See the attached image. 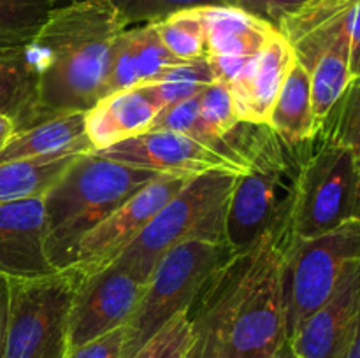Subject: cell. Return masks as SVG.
Instances as JSON below:
<instances>
[{
	"instance_id": "obj_5",
	"label": "cell",
	"mask_w": 360,
	"mask_h": 358,
	"mask_svg": "<svg viewBox=\"0 0 360 358\" xmlns=\"http://www.w3.org/2000/svg\"><path fill=\"white\" fill-rule=\"evenodd\" d=\"M238 174L210 171L193 175L111 263L146 283L158 260L188 241L227 242V209Z\"/></svg>"
},
{
	"instance_id": "obj_31",
	"label": "cell",
	"mask_w": 360,
	"mask_h": 358,
	"mask_svg": "<svg viewBox=\"0 0 360 358\" xmlns=\"http://www.w3.org/2000/svg\"><path fill=\"white\" fill-rule=\"evenodd\" d=\"M227 2L231 7L245 11L278 28L285 16L302 6L306 0H227Z\"/></svg>"
},
{
	"instance_id": "obj_37",
	"label": "cell",
	"mask_w": 360,
	"mask_h": 358,
	"mask_svg": "<svg viewBox=\"0 0 360 358\" xmlns=\"http://www.w3.org/2000/svg\"><path fill=\"white\" fill-rule=\"evenodd\" d=\"M271 358H297V357H295L294 347H292L290 340L287 339V340H285V343H283V346H281L280 350H278L276 353H274Z\"/></svg>"
},
{
	"instance_id": "obj_7",
	"label": "cell",
	"mask_w": 360,
	"mask_h": 358,
	"mask_svg": "<svg viewBox=\"0 0 360 358\" xmlns=\"http://www.w3.org/2000/svg\"><path fill=\"white\" fill-rule=\"evenodd\" d=\"M234 251L227 242L188 241L165 253L150 277L127 323L123 358H130L169 319L190 311L211 277L225 265Z\"/></svg>"
},
{
	"instance_id": "obj_10",
	"label": "cell",
	"mask_w": 360,
	"mask_h": 358,
	"mask_svg": "<svg viewBox=\"0 0 360 358\" xmlns=\"http://www.w3.org/2000/svg\"><path fill=\"white\" fill-rule=\"evenodd\" d=\"M360 262V221L304 241L290 239L285 260L287 336L329 298L345 267Z\"/></svg>"
},
{
	"instance_id": "obj_1",
	"label": "cell",
	"mask_w": 360,
	"mask_h": 358,
	"mask_svg": "<svg viewBox=\"0 0 360 358\" xmlns=\"http://www.w3.org/2000/svg\"><path fill=\"white\" fill-rule=\"evenodd\" d=\"M127 25L109 0H72L27 44L37 79L39 123L86 112L104 97L115 44Z\"/></svg>"
},
{
	"instance_id": "obj_3",
	"label": "cell",
	"mask_w": 360,
	"mask_h": 358,
	"mask_svg": "<svg viewBox=\"0 0 360 358\" xmlns=\"http://www.w3.org/2000/svg\"><path fill=\"white\" fill-rule=\"evenodd\" d=\"M232 140L248 164L238 175L227 209L225 239L234 253L245 251L271 230L288 228L292 197L309 144L290 146L269 125L239 121Z\"/></svg>"
},
{
	"instance_id": "obj_2",
	"label": "cell",
	"mask_w": 360,
	"mask_h": 358,
	"mask_svg": "<svg viewBox=\"0 0 360 358\" xmlns=\"http://www.w3.org/2000/svg\"><path fill=\"white\" fill-rule=\"evenodd\" d=\"M288 228L264 234L238 251L206 284L190 311L210 314L236 358H271L287 336L285 260Z\"/></svg>"
},
{
	"instance_id": "obj_22",
	"label": "cell",
	"mask_w": 360,
	"mask_h": 358,
	"mask_svg": "<svg viewBox=\"0 0 360 358\" xmlns=\"http://www.w3.org/2000/svg\"><path fill=\"white\" fill-rule=\"evenodd\" d=\"M267 125L290 146L309 142L319 133V123L313 112L311 81L297 60L281 86Z\"/></svg>"
},
{
	"instance_id": "obj_29",
	"label": "cell",
	"mask_w": 360,
	"mask_h": 358,
	"mask_svg": "<svg viewBox=\"0 0 360 358\" xmlns=\"http://www.w3.org/2000/svg\"><path fill=\"white\" fill-rule=\"evenodd\" d=\"M202 121L217 139H225L239 125L231 91L225 84H207L197 97Z\"/></svg>"
},
{
	"instance_id": "obj_28",
	"label": "cell",
	"mask_w": 360,
	"mask_h": 358,
	"mask_svg": "<svg viewBox=\"0 0 360 358\" xmlns=\"http://www.w3.org/2000/svg\"><path fill=\"white\" fill-rule=\"evenodd\" d=\"M60 6L72 0H58ZM120 16L123 18L127 27L153 23L172 13L183 9H195L207 6H229L227 0H109Z\"/></svg>"
},
{
	"instance_id": "obj_16",
	"label": "cell",
	"mask_w": 360,
	"mask_h": 358,
	"mask_svg": "<svg viewBox=\"0 0 360 358\" xmlns=\"http://www.w3.org/2000/svg\"><path fill=\"white\" fill-rule=\"evenodd\" d=\"M294 63V51L278 30L266 48L252 56L243 72L229 84L239 121L267 125L274 102Z\"/></svg>"
},
{
	"instance_id": "obj_30",
	"label": "cell",
	"mask_w": 360,
	"mask_h": 358,
	"mask_svg": "<svg viewBox=\"0 0 360 358\" xmlns=\"http://www.w3.org/2000/svg\"><path fill=\"white\" fill-rule=\"evenodd\" d=\"M193 323V344L188 358H236L229 350L218 323L202 311H190Z\"/></svg>"
},
{
	"instance_id": "obj_33",
	"label": "cell",
	"mask_w": 360,
	"mask_h": 358,
	"mask_svg": "<svg viewBox=\"0 0 360 358\" xmlns=\"http://www.w3.org/2000/svg\"><path fill=\"white\" fill-rule=\"evenodd\" d=\"M350 77L352 81H360V0H357L354 25H352Z\"/></svg>"
},
{
	"instance_id": "obj_21",
	"label": "cell",
	"mask_w": 360,
	"mask_h": 358,
	"mask_svg": "<svg viewBox=\"0 0 360 358\" xmlns=\"http://www.w3.org/2000/svg\"><path fill=\"white\" fill-rule=\"evenodd\" d=\"M0 114L16 132L39 125L37 79L27 44L0 48Z\"/></svg>"
},
{
	"instance_id": "obj_27",
	"label": "cell",
	"mask_w": 360,
	"mask_h": 358,
	"mask_svg": "<svg viewBox=\"0 0 360 358\" xmlns=\"http://www.w3.org/2000/svg\"><path fill=\"white\" fill-rule=\"evenodd\" d=\"M193 344V323L190 311L172 316L130 358H188Z\"/></svg>"
},
{
	"instance_id": "obj_6",
	"label": "cell",
	"mask_w": 360,
	"mask_h": 358,
	"mask_svg": "<svg viewBox=\"0 0 360 358\" xmlns=\"http://www.w3.org/2000/svg\"><path fill=\"white\" fill-rule=\"evenodd\" d=\"M355 7L357 0H306L278 27L295 60L309 74L313 112L319 126L352 81Z\"/></svg>"
},
{
	"instance_id": "obj_18",
	"label": "cell",
	"mask_w": 360,
	"mask_h": 358,
	"mask_svg": "<svg viewBox=\"0 0 360 358\" xmlns=\"http://www.w3.org/2000/svg\"><path fill=\"white\" fill-rule=\"evenodd\" d=\"M179 60L160 41L153 23L127 27L115 44L111 70L105 81V95L150 84Z\"/></svg>"
},
{
	"instance_id": "obj_20",
	"label": "cell",
	"mask_w": 360,
	"mask_h": 358,
	"mask_svg": "<svg viewBox=\"0 0 360 358\" xmlns=\"http://www.w3.org/2000/svg\"><path fill=\"white\" fill-rule=\"evenodd\" d=\"M86 112H69L14 133L0 150V161L30 160V158L67 157L91 151L86 135Z\"/></svg>"
},
{
	"instance_id": "obj_14",
	"label": "cell",
	"mask_w": 360,
	"mask_h": 358,
	"mask_svg": "<svg viewBox=\"0 0 360 358\" xmlns=\"http://www.w3.org/2000/svg\"><path fill=\"white\" fill-rule=\"evenodd\" d=\"M360 311V262L345 267L333 293L301 323L290 344L297 358H343Z\"/></svg>"
},
{
	"instance_id": "obj_13",
	"label": "cell",
	"mask_w": 360,
	"mask_h": 358,
	"mask_svg": "<svg viewBox=\"0 0 360 358\" xmlns=\"http://www.w3.org/2000/svg\"><path fill=\"white\" fill-rule=\"evenodd\" d=\"M144 283L115 265L83 276L69 318V351L105 336L132 318Z\"/></svg>"
},
{
	"instance_id": "obj_26",
	"label": "cell",
	"mask_w": 360,
	"mask_h": 358,
	"mask_svg": "<svg viewBox=\"0 0 360 358\" xmlns=\"http://www.w3.org/2000/svg\"><path fill=\"white\" fill-rule=\"evenodd\" d=\"M153 25L160 41L179 62L207 56L206 28L199 7L172 13L162 20L153 21Z\"/></svg>"
},
{
	"instance_id": "obj_4",
	"label": "cell",
	"mask_w": 360,
	"mask_h": 358,
	"mask_svg": "<svg viewBox=\"0 0 360 358\" xmlns=\"http://www.w3.org/2000/svg\"><path fill=\"white\" fill-rule=\"evenodd\" d=\"M158 175L94 151L77 154L44 193L46 249L53 267L72 265L81 239Z\"/></svg>"
},
{
	"instance_id": "obj_15",
	"label": "cell",
	"mask_w": 360,
	"mask_h": 358,
	"mask_svg": "<svg viewBox=\"0 0 360 358\" xmlns=\"http://www.w3.org/2000/svg\"><path fill=\"white\" fill-rule=\"evenodd\" d=\"M56 272L46 249L44 195L0 206V277L34 279Z\"/></svg>"
},
{
	"instance_id": "obj_36",
	"label": "cell",
	"mask_w": 360,
	"mask_h": 358,
	"mask_svg": "<svg viewBox=\"0 0 360 358\" xmlns=\"http://www.w3.org/2000/svg\"><path fill=\"white\" fill-rule=\"evenodd\" d=\"M343 358H360V311H359L357 325H355L354 337H352L350 346H348L347 353H345Z\"/></svg>"
},
{
	"instance_id": "obj_25",
	"label": "cell",
	"mask_w": 360,
	"mask_h": 358,
	"mask_svg": "<svg viewBox=\"0 0 360 358\" xmlns=\"http://www.w3.org/2000/svg\"><path fill=\"white\" fill-rule=\"evenodd\" d=\"M58 0H0V48L30 44Z\"/></svg>"
},
{
	"instance_id": "obj_19",
	"label": "cell",
	"mask_w": 360,
	"mask_h": 358,
	"mask_svg": "<svg viewBox=\"0 0 360 358\" xmlns=\"http://www.w3.org/2000/svg\"><path fill=\"white\" fill-rule=\"evenodd\" d=\"M206 28L207 56L259 55L278 28L241 9L227 6L199 7Z\"/></svg>"
},
{
	"instance_id": "obj_9",
	"label": "cell",
	"mask_w": 360,
	"mask_h": 358,
	"mask_svg": "<svg viewBox=\"0 0 360 358\" xmlns=\"http://www.w3.org/2000/svg\"><path fill=\"white\" fill-rule=\"evenodd\" d=\"M352 221H360V161L347 150L311 140L288 213L290 239L319 237Z\"/></svg>"
},
{
	"instance_id": "obj_24",
	"label": "cell",
	"mask_w": 360,
	"mask_h": 358,
	"mask_svg": "<svg viewBox=\"0 0 360 358\" xmlns=\"http://www.w3.org/2000/svg\"><path fill=\"white\" fill-rule=\"evenodd\" d=\"M316 139L341 147L360 161V81H350L320 123Z\"/></svg>"
},
{
	"instance_id": "obj_11",
	"label": "cell",
	"mask_w": 360,
	"mask_h": 358,
	"mask_svg": "<svg viewBox=\"0 0 360 358\" xmlns=\"http://www.w3.org/2000/svg\"><path fill=\"white\" fill-rule=\"evenodd\" d=\"M188 179L186 175L160 174L148 183L81 239L70 267L81 276H90L111 265Z\"/></svg>"
},
{
	"instance_id": "obj_23",
	"label": "cell",
	"mask_w": 360,
	"mask_h": 358,
	"mask_svg": "<svg viewBox=\"0 0 360 358\" xmlns=\"http://www.w3.org/2000/svg\"><path fill=\"white\" fill-rule=\"evenodd\" d=\"M77 154L0 161V206L30 197H42L58 181Z\"/></svg>"
},
{
	"instance_id": "obj_34",
	"label": "cell",
	"mask_w": 360,
	"mask_h": 358,
	"mask_svg": "<svg viewBox=\"0 0 360 358\" xmlns=\"http://www.w3.org/2000/svg\"><path fill=\"white\" fill-rule=\"evenodd\" d=\"M7 302H9V284L0 277V358L4 354V343H6Z\"/></svg>"
},
{
	"instance_id": "obj_12",
	"label": "cell",
	"mask_w": 360,
	"mask_h": 358,
	"mask_svg": "<svg viewBox=\"0 0 360 358\" xmlns=\"http://www.w3.org/2000/svg\"><path fill=\"white\" fill-rule=\"evenodd\" d=\"M94 153L130 167L186 178L210 171H225L238 175L248 172L245 158L171 130H148Z\"/></svg>"
},
{
	"instance_id": "obj_17",
	"label": "cell",
	"mask_w": 360,
	"mask_h": 358,
	"mask_svg": "<svg viewBox=\"0 0 360 358\" xmlns=\"http://www.w3.org/2000/svg\"><path fill=\"white\" fill-rule=\"evenodd\" d=\"M162 109L164 105L150 84L105 95L84 116L91 151L105 150L148 132Z\"/></svg>"
},
{
	"instance_id": "obj_35",
	"label": "cell",
	"mask_w": 360,
	"mask_h": 358,
	"mask_svg": "<svg viewBox=\"0 0 360 358\" xmlns=\"http://www.w3.org/2000/svg\"><path fill=\"white\" fill-rule=\"evenodd\" d=\"M14 133H16V128H14L13 121L0 114V150L7 146V142L13 139Z\"/></svg>"
},
{
	"instance_id": "obj_8",
	"label": "cell",
	"mask_w": 360,
	"mask_h": 358,
	"mask_svg": "<svg viewBox=\"0 0 360 358\" xmlns=\"http://www.w3.org/2000/svg\"><path fill=\"white\" fill-rule=\"evenodd\" d=\"M81 276L74 267L34 279L7 281L6 343L2 358H63L69 318Z\"/></svg>"
},
{
	"instance_id": "obj_32",
	"label": "cell",
	"mask_w": 360,
	"mask_h": 358,
	"mask_svg": "<svg viewBox=\"0 0 360 358\" xmlns=\"http://www.w3.org/2000/svg\"><path fill=\"white\" fill-rule=\"evenodd\" d=\"M127 339V326L112 330L105 336L97 337L76 350L67 351L63 358H123V346Z\"/></svg>"
}]
</instances>
